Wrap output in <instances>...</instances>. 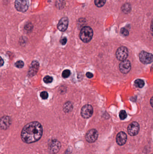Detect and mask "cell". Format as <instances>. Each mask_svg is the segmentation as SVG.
<instances>
[{
  "label": "cell",
  "instance_id": "6da1fadb",
  "mask_svg": "<svg viewBox=\"0 0 153 154\" xmlns=\"http://www.w3.org/2000/svg\"><path fill=\"white\" fill-rule=\"evenodd\" d=\"M43 128L42 124L37 121L32 122L26 125L22 129L21 137L23 142L32 143L38 141L42 137Z\"/></svg>",
  "mask_w": 153,
  "mask_h": 154
},
{
  "label": "cell",
  "instance_id": "d4e9b609",
  "mask_svg": "<svg viewBox=\"0 0 153 154\" xmlns=\"http://www.w3.org/2000/svg\"><path fill=\"white\" fill-rule=\"evenodd\" d=\"M60 41V43H61L62 45H64L66 44V43H67V38H65V37L62 38L61 39Z\"/></svg>",
  "mask_w": 153,
  "mask_h": 154
},
{
  "label": "cell",
  "instance_id": "7c38bea8",
  "mask_svg": "<svg viewBox=\"0 0 153 154\" xmlns=\"http://www.w3.org/2000/svg\"><path fill=\"white\" fill-rule=\"evenodd\" d=\"M127 140V134L124 131H120L117 135L116 141L118 145L123 146L126 143Z\"/></svg>",
  "mask_w": 153,
  "mask_h": 154
},
{
  "label": "cell",
  "instance_id": "44dd1931",
  "mask_svg": "<svg viewBox=\"0 0 153 154\" xmlns=\"http://www.w3.org/2000/svg\"><path fill=\"white\" fill-rule=\"evenodd\" d=\"M24 63L22 60H19L15 63V66L17 68H19V69L23 68L24 66Z\"/></svg>",
  "mask_w": 153,
  "mask_h": 154
},
{
  "label": "cell",
  "instance_id": "7402d4cb",
  "mask_svg": "<svg viewBox=\"0 0 153 154\" xmlns=\"http://www.w3.org/2000/svg\"><path fill=\"white\" fill-rule=\"evenodd\" d=\"M70 75V71L68 70H66L62 72V77L63 78H67Z\"/></svg>",
  "mask_w": 153,
  "mask_h": 154
},
{
  "label": "cell",
  "instance_id": "9a60e30c",
  "mask_svg": "<svg viewBox=\"0 0 153 154\" xmlns=\"http://www.w3.org/2000/svg\"><path fill=\"white\" fill-rule=\"evenodd\" d=\"M63 109L64 112H70L73 109V105L70 102H67L64 104Z\"/></svg>",
  "mask_w": 153,
  "mask_h": 154
},
{
  "label": "cell",
  "instance_id": "484cf974",
  "mask_svg": "<svg viewBox=\"0 0 153 154\" xmlns=\"http://www.w3.org/2000/svg\"><path fill=\"white\" fill-rule=\"evenodd\" d=\"M86 75L87 77L89 78H92L93 76V74L90 72L87 73L86 74Z\"/></svg>",
  "mask_w": 153,
  "mask_h": 154
},
{
  "label": "cell",
  "instance_id": "ba28073f",
  "mask_svg": "<svg viewBox=\"0 0 153 154\" xmlns=\"http://www.w3.org/2000/svg\"><path fill=\"white\" fill-rule=\"evenodd\" d=\"M61 145L60 142L57 140H53L49 144V150L52 154H56L59 151Z\"/></svg>",
  "mask_w": 153,
  "mask_h": 154
},
{
  "label": "cell",
  "instance_id": "d6986e66",
  "mask_svg": "<svg viewBox=\"0 0 153 154\" xmlns=\"http://www.w3.org/2000/svg\"><path fill=\"white\" fill-rule=\"evenodd\" d=\"M119 116L121 120H124L127 117V114L124 110H122L119 112Z\"/></svg>",
  "mask_w": 153,
  "mask_h": 154
},
{
  "label": "cell",
  "instance_id": "cb8c5ba5",
  "mask_svg": "<svg viewBox=\"0 0 153 154\" xmlns=\"http://www.w3.org/2000/svg\"><path fill=\"white\" fill-rule=\"evenodd\" d=\"M120 33L121 34L124 36H127L129 35V32L127 29L125 28H122L120 30Z\"/></svg>",
  "mask_w": 153,
  "mask_h": 154
},
{
  "label": "cell",
  "instance_id": "5b68a950",
  "mask_svg": "<svg viewBox=\"0 0 153 154\" xmlns=\"http://www.w3.org/2000/svg\"><path fill=\"white\" fill-rule=\"evenodd\" d=\"M139 59L142 63L149 64L152 63L153 61V55L145 51H142L139 54Z\"/></svg>",
  "mask_w": 153,
  "mask_h": 154
},
{
  "label": "cell",
  "instance_id": "f1b7e54d",
  "mask_svg": "<svg viewBox=\"0 0 153 154\" xmlns=\"http://www.w3.org/2000/svg\"></svg>",
  "mask_w": 153,
  "mask_h": 154
},
{
  "label": "cell",
  "instance_id": "8992f818",
  "mask_svg": "<svg viewBox=\"0 0 153 154\" xmlns=\"http://www.w3.org/2000/svg\"><path fill=\"white\" fill-rule=\"evenodd\" d=\"M93 109L90 105L87 104L84 105L81 110V115L85 118H88L92 116Z\"/></svg>",
  "mask_w": 153,
  "mask_h": 154
},
{
  "label": "cell",
  "instance_id": "ac0fdd59",
  "mask_svg": "<svg viewBox=\"0 0 153 154\" xmlns=\"http://www.w3.org/2000/svg\"><path fill=\"white\" fill-rule=\"evenodd\" d=\"M106 0H95L94 3L98 7H101L105 4Z\"/></svg>",
  "mask_w": 153,
  "mask_h": 154
},
{
  "label": "cell",
  "instance_id": "603a6c76",
  "mask_svg": "<svg viewBox=\"0 0 153 154\" xmlns=\"http://www.w3.org/2000/svg\"><path fill=\"white\" fill-rule=\"evenodd\" d=\"M48 92L45 91L42 92L40 93V97L42 98L43 100H46L48 98Z\"/></svg>",
  "mask_w": 153,
  "mask_h": 154
},
{
  "label": "cell",
  "instance_id": "8fae6325",
  "mask_svg": "<svg viewBox=\"0 0 153 154\" xmlns=\"http://www.w3.org/2000/svg\"><path fill=\"white\" fill-rule=\"evenodd\" d=\"M11 123V118L8 116H4L0 118V129L6 130L9 128Z\"/></svg>",
  "mask_w": 153,
  "mask_h": 154
},
{
  "label": "cell",
  "instance_id": "9c48e42d",
  "mask_svg": "<svg viewBox=\"0 0 153 154\" xmlns=\"http://www.w3.org/2000/svg\"><path fill=\"white\" fill-rule=\"evenodd\" d=\"M139 125L136 122H133L128 127V134L131 136L136 135L139 133Z\"/></svg>",
  "mask_w": 153,
  "mask_h": 154
},
{
  "label": "cell",
  "instance_id": "83f0119b",
  "mask_svg": "<svg viewBox=\"0 0 153 154\" xmlns=\"http://www.w3.org/2000/svg\"><path fill=\"white\" fill-rule=\"evenodd\" d=\"M152 101H153V98H151V100H150V103H151V106H152V102H152Z\"/></svg>",
  "mask_w": 153,
  "mask_h": 154
},
{
  "label": "cell",
  "instance_id": "7a4b0ae2",
  "mask_svg": "<svg viewBox=\"0 0 153 154\" xmlns=\"http://www.w3.org/2000/svg\"><path fill=\"white\" fill-rule=\"evenodd\" d=\"M93 34V30L90 27L85 26L82 28L80 32V38L83 42L87 43L92 39Z\"/></svg>",
  "mask_w": 153,
  "mask_h": 154
},
{
  "label": "cell",
  "instance_id": "4316f807",
  "mask_svg": "<svg viewBox=\"0 0 153 154\" xmlns=\"http://www.w3.org/2000/svg\"><path fill=\"white\" fill-rule=\"evenodd\" d=\"M4 62L2 58L0 57V66H2L4 65Z\"/></svg>",
  "mask_w": 153,
  "mask_h": 154
},
{
  "label": "cell",
  "instance_id": "3957f363",
  "mask_svg": "<svg viewBox=\"0 0 153 154\" xmlns=\"http://www.w3.org/2000/svg\"><path fill=\"white\" fill-rule=\"evenodd\" d=\"M15 8L18 11L22 12H26L29 7L28 0H16L15 1Z\"/></svg>",
  "mask_w": 153,
  "mask_h": 154
},
{
  "label": "cell",
  "instance_id": "ffe728a7",
  "mask_svg": "<svg viewBox=\"0 0 153 154\" xmlns=\"http://www.w3.org/2000/svg\"><path fill=\"white\" fill-rule=\"evenodd\" d=\"M53 78L50 76H46L43 78V81L46 84H50L53 82Z\"/></svg>",
  "mask_w": 153,
  "mask_h": 154
},
{
  "label": "cell",
  "instance_id": "4fadbf2b",
  "mask_svg": "<svg viewBox=\"0 0 153 154\" xmlns=\"http://www.w3.org/2000/svg\"><path fill=\"white\" fill-rule=\"evenodd\" d=\"M39 67V64L36 60H33L30 65L28 71V75L30 77L34 76L37 72Z\"/></svg>",
  "mask_w": 153,
  "mask_h": 154
},
{
  "label": "cell",
  "instance_id": "52a82bcc",
  "mask_svg": "<svg viewBox=\"0 0 153 154\" xmlns=\"http://www.w3.org/2000/svg\"><path fill=\"white\" fill-rule=\"evenodd\" d=\"M98 133L97 130L92 129L88 131L86 135V139L88 142L93 143L95 142L98 139Z\"/></svg>",
  "mask_w": 153,
  "mask_h": 154
},
{
  "label": "cell",
  "instance_id": "5bb4252c",
  "mask_svg": "<svg viewBox=\"0 0 153 154\" xmlns=\"http://www.w3.org/2000/svg\"><path fill=\"white\" fill-rule=\"evenodd\" d=\"M68 19L67 17H63L59 20L57 25V28L62 32L67 30L68 25Z\"/></svg>",
  "mask_w": 153,
  "mask_h": 154
},
{
  "label": "cell",
  "instance_id": "277c9868",
  "mask_svg": "<svg viewBox=\"0 0 153 154\" xmlns=\"http://www.w3.org/2000/svg\"><path fill=\"white\" fill-rule=\"evenodd\" d=\"M129 52L127 47L122 46L119 47L116 52V57L119 60L123 61L128 57Z\"/></svg>",
  "mask_w": 153,
  "mask_h": 154
},
{
  "label": "cell",
  "instance_id": "2e32d148",
  "mask_svg": "<svg viewBox=\"0 0 153 154\" xmlns=\"http://www.w3.org/2000/svg\"><path fill=\"white\" fill-rule=\"evenodd\" d=\"M135 85L136 87L142 88L145 85V82L141 79H137L135 81Z\"/></svg>",
  "mask_w": 153,
  "mask_h": 154
},
{
  "label": "cell",
  "instance_id": "30bf717a",
  "mask_svg": "<svg viewBox=\"0 0 153 154\" xmlns=\"http://www.w3.org/2000/svg\"><path fill=\"white\" fill-rule=\"evenodd\" d=\"M119 70L122 73H127L130 71L131 69V64L130 61L128 60H123L119 64Z\"/></svg>",
  "mask_w": 153,
  "mask_h": 154
},
{
  "label": "cell",
  "instance_id": "e0dca14e",
  "mask_svg": "<svg viewBox=\"0 0 153 154\" xmlns=\"http://www.w3.org/2000/svg\"><path fill=\"white\" fill-rule=\"evenodd\" d=\"M131 9V7L130 5L128 3L124 4L122 7V11L125 13H129L130 12Z\"/></svg>",
  "mask_w": 153,
  "mask_h": 154
}]
</instances>
